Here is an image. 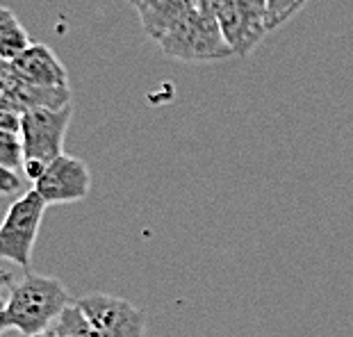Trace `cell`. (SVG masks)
Here are the masks:
<instances>
[{"instance_id": "obj_5", "label": "cell", "mask_w": 353, "mask_h": 337, "mask_svg": "<svg viewBox=\"0 0 353 337\" xmlns=\"http://www.w3.org/2000/svg\"><path fill=\"white\" fill-rule=\"evenodd\" d=\"M46 203L34 190L23 192L0 221V260L28 267L46 214Z\"/></svg>"}, {"instance_id": "obj_12", "label": "cell", "mask_w": 353, "mask_h": 337, "mask_svg": "<svg viewBox=\"0 0 353 337\" xmlns=\"http://www.w3.org/2000/svg\"><path fill=\"white\" fill-rule=\"evenodd\" d=\"M0 164L12 171H23V151L17 132L0 130Z\"/></svg>"}, {"instance_id": "obj_7", "label": "cell", "mask_w": 353, "mask_h": 337, "mask_svg": "<svg viewBox=\"0 0 353 337\" xmlns=\"http://www.w3.org/2000/svg\"><path fill=\"white\" fill-rule=\"evenodd\" d=\"M32 190L39 194L46 205L78 203L89 196L92 171L80 157L64 153L43 169V174L32 183Z\"/></svg>"}, {"instance_id": "obj_14", "label": "cell", "mask_w": 353, "mask_h": 337, "mask_svg": "<svg viewBox=\"0 0 353 337\" xmlns=\"http://www.w3.org/2000/svg\"><path fill=\"white\" fill-rule=\"evenodd\" d=\"M23 190V178L0 164V196H14Z\"/></svg>"}, {"instance_id": "obj_8", "label": "cell", "mask_w": 353, "mask_h": 337, "mask_svg": "<svg viewBox=\"0 0 353 337\" xmlns=\"http://www.w3.org/2000/svg\"><path fill=\"white\" fill-rule=\"evenodd\" d=\"M12 71L21 80L30 82L34 87L46 89H69V71L62 64V59L50 50L46 43L34 41L26 52H21L17 59L10 62Z\"/></svg>"}, {"instance_id": "obj_6", "label": "cell", "mask_w": 353, "mask_h": 337, "mask_svg": "<svg viewBox=\"0 0 353 337\" xmlns=\"http://www.w3.org/2000/svg\"><path fill=\"white\" fill-rule=\"evenodd\" d=\"M76 303L101 337H146V312L128 298L94 292Z\"/></svg>"}, {"instance_id": "obj_1", "label": "cell", "mask_w": 353, "mask_h": 337, "mask_svg": "<svg viewBox=\"0 0 353 337\" xmlns=\"http://www.w3.org/2000/svg\"><path fill=\"white\" fill-rule=\"evenodd\" d=\"M69 303V289L59 278L43 274L21 276L10 292L5 310L0 312V337L7 331H17L23 337L46 333Z\"/></svg>"}, {"instance_id": "obj_10", "label": "cell", "mask_w": 353, "mask_h": 337, "mask_svg": "<svg viewBox=\"0 0 353 337\" xmlns=\"http://www.w3.org/2000/svg\"><path fill=\"white\" fill-rule=\"evenodd\" d=\"M32 43H34L32 37L21 25L17 14L10 7H0V59L3 62H12V59H17Z\"/></svg>"}, {"instance_id": "obj_3", "label": "cell", "mask_w": 353, "mask_h": 337, "mask_svg": "<svg viewBox=\"0 0 353 337\" xmlns=\"http://www.w3.org/2000/svg\"><path fill=\"white\" fill-rule=\"evenodd\" d=\"M199 7L216 19L232 55L237 57H249L272 32L265 0H199Z\"/></svg>"}, {"instance_id": "obj_11", "label": "cell", "mask_w": 353, "mask_h": 337, "mask_svg": "<svg viewBox=\"0 0 353 337\" xmlns=\"http://www.w3.org/2000/svg\"><path fill=\"white\" fill-rule=\"evenodd\" d=\"M55 337H101L78 303H69L50 328Z\"/></svg>"}, {"instance_id": "obj_17", "label": "cell", "mask_w": 353, "mask_h": 337, "mask_svg": "<svg viewBox=\"0 0 353 337\" xmlns=\"http://www.w3.org/2000/svg\"><path fill=\"white\" fill-rule=\"evenodd\" d=\"M128 3H130L132 7H137V3H139V0H128Z\"/></svg>"}, {"instance_id": "obj_13", "label": "cell", "mask_w": 353, "mask_h": 337, "mask_svg": "<svg viewBox=\"0 0 353 337\" xmlns=\"http://www.w3.org/2000/svg\"><path fill=\"white\" fill-rule=\"evenodd\" d=\"M269 10V25L272 30L281 28L285 21H290L294 14L301 10L307 0H265Z\"/></svg>"}, {"instance_id": "obj_4", "label": "cell", "mask_w": 353, "mask_h": 337, "mask_svg": "<svg viewBox=\"0 0 353 337\" xmlns=\"http://www.w3.org/2000/svg\"><path fill=\"white\" fill-rule=\"evenodd\" d=\"M167 57L180 62H221L232 57V50L212 14L201 7L190 14L183 23L157 41Z\"/></svg>"}, {"instance_id": "obj_9", "label": "cell", "mask_w": 353, "mask_h": 337, "mask_svg": "<svg viewBox=\"0 0 353 337\" xmlns=\"http://www.w3.org/2000/svg\"><path fill=\"white\" fill-rule=\"evenodd\" d=\"M134 10L139 14L144 32L153 41H160L199 10V0H139Z\"/></svg>"}, {"instance_id": "obj_15", "label": "cell", "mask_w": 353, "mask_h": 337, "mask_svg": "<svg viewBox=\"0 0 353 337\" xmlns=\"http://www.w3.org/2000/svg\"><path fill=\"white\" fill-rule=\"evenodd\" d=\"M14 283H17V276H14L12 272L0 269V312L5 310L7 301H10V292L14 287Z\"/></svg>"}, {"instance_id": "obj_16", "label": "cell", "mask_w": 353, "mask_h": 337, "mask_svg": "<svg viewBox=\"0 0 353 337\" xmlns=\"http://www.w3.org/2000/svg\"><path fill=\"white\" fill-rule=\"evenodd\" d=\"M34 337H55V333H52V331H46V333H39V335H34Z\"/></svg>"}, {"instance_id": "obj_2", "label": "cell", "mask_w": 353, "mask_h": 337, "mask_svg": "<svg viewBox=\"0 0 353 337\" xmlns=\"http://www.w3.org/2000/svg\"><path fill=\"white\" fill-rule=\"evenodd\" d=\"M73 116V103L62 110L37 108L21 114V151H23V174L30 183L43 174L52 160L64 155V139Z\"/></svg>"}]
</instances>
